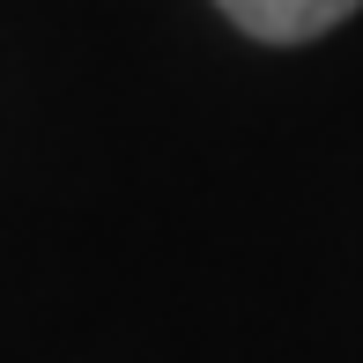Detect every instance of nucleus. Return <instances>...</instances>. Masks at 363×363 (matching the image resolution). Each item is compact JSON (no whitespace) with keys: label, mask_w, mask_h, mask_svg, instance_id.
Wrapping results in <instances>:
<instances>
[{"label":"nucleus","mask_w":363,"mask_h":363,"mask_svg":"<svg viewBox=\"0 0 363 363\" xmlns=\"http://www.w3.org/2000/svg\"><path fill=\"white\" fill-rule=\"evenodd\" d=\"M216 8L259 45H311L334 23H349L363 0H216Z\"/></svg>","instance_id":"obj_1"}]
</instances>
